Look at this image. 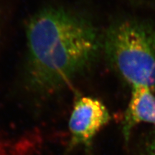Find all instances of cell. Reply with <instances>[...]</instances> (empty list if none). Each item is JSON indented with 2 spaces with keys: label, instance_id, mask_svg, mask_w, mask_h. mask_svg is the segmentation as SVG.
I'll use <instances>...</instances> for the list:
<instances>
[{
  "label": "cell",
  "instance_id": "4",
  "mask_svg": "<svg viewBox=\"0 0 155 155\" xmlns=\"http://www.w3.org/2000/svg\"><path fill=\"white\" fill-rule=\"evenodd\" d=\"M141 123L155 125L154 92L146 86H132L122 125L126 140L129 139L133 128Z\"/></svg>",
  "mask_w": 155,
  "mask_h": 155
},
{
  "label": "cell",
  "instance_id": "2",
  "mask_svg": "<svg viewBox=\"0 0 155 155\" xmlns=\"http://www.w3.org/2000/svg\"><path fill=\"white\" fill-rule=\"evenodd\" d=\"M106 57L131 87L146 86L155 91V24L144 19L116 21L102 41Z\"/></svg>",
  "mask_w": 155,
  "mask_h": 155
},
{
  "label": "cell",
  "instance_id": "3",
  "mask_svg": "<svg viewBox=\"0 0 155 155\" xmlns=\"http://www.w3.org/2000/svg\"><path fill=\"white\" fill-rule=\"evenodd\" d=\"M110 119L108 108L100 100L89 96L78 98L68 124L71 146H88Z\"/></svg>",
  "mask_w": 155,
  "mask_h": 155
},
{
  "label": "cell",
  "instance_id": "1",
  "mask_svg": "<svg viewBox=\"0 0 155 155\" xmlns=\"http://www.w3.org/2000/svg\"><path fill=\"white\" fill-rule=\"evenodd\" d=\"M26 36L29 83L44 94L71 82L92 63L101 46L87 19L58 7L36 13L29 21Z\"/></svg>",
  "mask_w": 155,
  "mask_h": 155
},
{
  "label": "cell",
  "instance_id": "5",
  "mask_svg": "<svg viewBox=\"0 0 155 155\" xmlns=\"http://www.w3.org/2000/svg\"><path fill=\"white\" fill-rule=\"evenodd\" d=\"M151 155H155V141L152 145V151H151Z\"/></svg>",
  "mask_w": 155,
  "mask_h": 155
}]
</instances>
